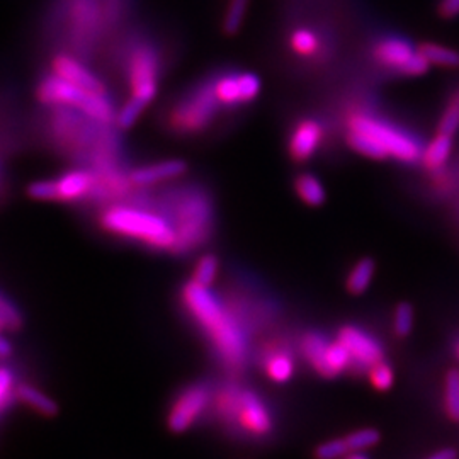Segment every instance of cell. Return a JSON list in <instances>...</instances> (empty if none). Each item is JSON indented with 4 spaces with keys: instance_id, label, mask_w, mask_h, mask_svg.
<instances>
[{
    "instance_id": "cell-33",
    "label": "cell",
    "mask_w": 459,
    "mask_h": 459,
    "mask_svg": "<svg viewBox=\"0 0 459 459\" xmlns=\"http://www.w3.org/2000/svg\"><path fill=\"white\" fill-rule=\"evenodd\" d=\"M315 458L317 459H344L345 449L342 444V438L339 439L326 440L324 444H320L315 451Z\"/></svg>"
},
{
    "instance_id": "cell-35",
    "label": "cell",
    "mask_w": 459,
    "mask_h": 459,
    "mask_svg": "<svg viewBox=\"0 0 459 459\" xmlns=\"http://www.w3.org/2000/svg\"><path fill=\"white\" fill-rule=\"evenodd\" d=\"M14 354V345L4 335V330H0V359H9Z\"/></svg>"
},
{
    "instance_id": "cell-3",
    "label": "cell",
    "mask_w": 459,
    "mask_h": 459,
    "mask_svg": "<svg viewBox=\"0 0 459 459\" xmlns=\"http://www.w3.org/2000/svg\"><path fill=\"white\" fill-rule=\"evenodd\" d=\"M153 205L173 223L177 242L173 255L186 257L203 249L214 231V205L203 186H175L153 199Z\"/></svg>"
},
{
    "instance_id": "cell-32",
    "label": "cell",
    "mask_w": 459,
    "mask_h": 459,
    "mask_svg": "<svg viewBox=\"0 0 459 459\" xmlns=\"http://www.w3.org/2000/svg\"><path fill=\"white\" fill-rule=\"evenodd\" d=\"M367 374H369V382H373V386L380 391H388L395 382V373H393L391 366L384 363V361L374 364L367 371Z\"/></svg>"
},
{
    "instance_id": "cell-27",
    "label": "cell",
    "mask_w": 459,
    "mask_h": 459,
    "mask_svg": "<svg viewBox=\"0 0 459 459\" xmlns=\"http://www.w3.org/2000/svg\"><path fill=\"white\" fill-rule=\"evenodd\" d=\"M250 0H229L227 2V9L223 14V31L225 35L233 36L240 31L246 14H247V7H249Z\"/></svg>"
},
{
    "instance_id": "cell-24",
    "label": "cell",
    "mask_w": 459,
    "mask_h": 459,
    "mask_svg": "<svg viewBox=\"0 0 459 459\" xmlns=\"http://www.w3.org/2000/svg\"><path fill=\"white\" fill-rule=\"evenodd\" d=\"M220 274V259L214 254H203L192 270V281L201 286L210 287Z\"/></svg>"
},
{
    "instance_id": "cell-1",
    "label": "cell",
    "mask_w": 459,
    "mask_h": 459,
    "mask_svg": "<svg viewBox=\"0 0 459 459\" xmlns=\"http://www.w3.org/2000/svg\"><path fill=\"white\" fill-rule=\"evenodd\" d=\"M179 305L197 330L206 337L211 350L227 369L240 371L249 358V337L231 306H227L208 286L194 281L179 291Z\"/></svg>"
},
{
    "instance_id": "cell-34",
    "label": "cell",
    "mask_w": 459,
    "mask_h": 459,
    "mask_svg": "<svg viewBox=\"0 0 459 459\" xmlns=\"http://www.w3.org/2000/svg\"><path fill=\"white\" fill-rule=\"evenodd\" d=\"M439 16L444 20H453L459 16V0H440Z\"/></svg>"
},
{
    "instance_id": "cell-5",
    "label": "cell",
    "mask_w": 459,
    "mask_h": 459,
    "mask_svg": "<svg viewBox=\"0 0 459 459\" xmlns=\"http://www.w3.org/2000/svg\"><path fill=\"white\" fill-rule=\"evenodd\" d=\"M345 138L354 152L369 158H395L403 164H415L422 158L421 143L412 134L376 116H350Z\"/></svg>"
},
{
    "instance_id": "cell-37",
    "label": "cell",
    "mask_w": 459,
    "mask_h": 459,
    "mask_svg": "<svg viewBox=\"0 0 459 459\" xmlns=\"http://www.w3.org/2000/svg\"><path fill=\"white\" fill-rule=\"evenodd\" d=\"M344 459H369L364 453H350V455H347Z\"/></svg>"
},
{
    "instance_id": "cell-19",
    "label": "cell",
    "mask_w": 459,
    "mask_h": 459,
    "mask_svg": "<svg viewBox=\"0 0 459 459\" xmlns=\"http://www.w3.org/2000/svg\"><path fill=\"white\" fill-rule=\"evenodd\" d=\"M453 150V136L451 134L436 133V136L427 143L422 152V165L431 173H439L446 165Z\"/></svg>"
},
{
    "instance_id": "cell-21",
    "label": "cell",
    "mask_w": 459,
    "mask_h": 459,
    "mask_svg": "<svg viewBox=\"0 0 459 459\" xmlns=\"http://www.w3.org/2000/svg\"><path fill=\"white\" fill-rule=\"evenodd\" d=\"M374 272H376V264L373 259L364 257L361 261H358L354 264V268L350 269L345 286L349 289V293L352 294H363L367 287L371 286L373 279H374Z\"/></svg>"
},
{
    "instance_id": "cell-23",
    "label": "cell",
    "mask_w": 459,
    "mask_h": 459,
    "mask_svg": "<svg viewBox=\"0 0 459 459\" xmlns=\"http://www.w3.org/2000/svg\"><path fill=\"white\" fill-rule=\"evenodd\" d=\"M264 369L270 382H287L294 374V361L286 352H276L269 356Z\"/></svg>"
},
{
    "instance_id": "cell-11",
    "label": "cell",
    "mask_w": 459,
    "mask_h": 459,
    "mask_svg": "<svg viewBox=\"0 0 459 459\" xmlns=\"http://www.w3.org/2000/svg\"><path fill=\"white\" fill-rule=\"evenodd\" d=\"M302 352L308 364L324 378H337L352 367V359L344 344L337 339L330 342L318 332L306 334L302 341Z\"/></svg>"
},
{
    "instance_id": "cell-17",
    "label": "cell",
    "mask_w": 459,
    "mask_h": 459,
    "mask_svg": "<svg viewBox=\"0 0 459 459\" xmlns=\"http://www.w3.org/2000/svg\"><path fill=\"white\" fill-rule=\"evenodd\" d=\"M417 53V50L412 48L410 43L405 39L388 36L382 38L373 48V57L382 63V67L390 70H397L402 74L405 65Z\"/></svg>"
},
{
    "instance_id": "cell-30",
    "label": "cell",
    "mask_w": 459,
    "mask_h": 459,
    "mask_svg": "<svg viewBox=\"0 0 459 459\" xmlns=\"http://www.w3.org/2000/svg\"><path fill=\"white\" fill-rule=\"evenodd\" d=\"M0 320L5 332H18L24 326V317L18 305L0 291Z\"/></svg>"
},
{
    "instance_id": "cell-22",
    "label": "cell",
    "mask_w": 459,
    "mask_h": 459,
    "mask_svg": "<svg viewBox=\"0 0 459 459\" xmlns=\"http://www.w3.org/2000/svg\"><path fill=\"white\" fill-rule=\"evenodd\" d=\"M422 55L429 60L431 65H438L442 68H459V52L442 46L438 43H423L419 46Z\"/></svg>"
},
{
    "instance_id": "cell-14",
    "label": "cell",
    "mask_w": 459,
    "mask_h": 459,
    "mask_svg": "<svg viewBox=\"0 0 459 459\" xmlns=\"http://www.w3.org/2000/svg\"><path fill=\"white\" fill-rule=\"evenodd\" d=\"M130 173V181L136 191L150 189L160 184L175 182L177 179L184 177L188 173V164L181 158H167L138 165Z\"/></svg>"
},
{
    "instance_id": "cell-8",
    "label": "cell",
    "mask_w": 459,
    "mask_h": 459,
    "mask_svg": "<svg viewBox=\"0 0 459 459\" xmlns=\"http://www.w3.org/2000/svg\"><path fill=\"white\" fill-rule=\"evenodd\" d=\"M213 407L220 421L227 425H237L254 438H266L274 429L268 405L254 390L225 384L214 391Z\"/></svg>"
},
{
    "instance_id": "cell-9",
    "label": "cell",
    "mask_w": 459,
    "mask_h": 459,
    "mask_svg": "<svg viewBox=\"0 0 459 459\" xmlns=\"http://www.w3.org/2000/svg\"><path fill=\"white\" fill-rule=\"evenodd\" d=\"M96 188V173L82 165L60 173L52 179L35 181L28 186V196L44 203H91Z\"/></svg>"
},
{
    "instance_id": "cell-36",
    "label": "cell",
    "mask_w": 459,
    "mask_h": 459,
    "mask_svg": "<svg viewBox=\"0 0 459 459\" xmlns=\"http://www.w3.org/2000/svg\"><path fill=\"white\" fill-rule=\"evenodd\" d=\"M427 459H456V453L453 449H442L439 453L432 455L431 458Z\"/></svg>"
},
{
    "instance_id": "cell-16",
    "label": "cell",
    "mask_w": 459,
    "mask_h": 459,
    "mask_svg": "<svg viewBox=\"0 0 459 459\" xmlns=\"http://www.w3.org/2000/svg\"><path fill=\"white\" fill-rule=\"evenodd\" d=\"M324 140V128L317 119H302L291 132L287 152L298 164L310 160Z\"/></svg>"
},
{
    "instance_id": "cell-15",
    "label": "cell",
    "mask_w": 459,
    "mask_h": 459,
    "mask_svg": "<svg viewBox=\"0 0 459 459\" xmlns=\"http://www.w3.org/2000/svg\"><path fill=\"white\" fill-rule=\"evenodd\" d=\"M50 72L76 84L82 89L102 93V94L109 93L106 84L101 80V76H97L96 72H93L84 61H80L72 53H67V52L55 53L50 61Z\"/></svg>"
},
{
    "instance_id": "cell-10",
    "label": "cell",
    "mask_w": 459,
    "mask_h": 459,
    "mask_svg": "<svg viewBox=\"0 0 459 459\" xmlns=\"http://www.w3.org/2000/svg\"><path fill=\"white\" fill-rule=\"evenodd\" d=\"M214 390L210 382H194L181 388L167 408V427L173 434L189 431L213 405Z\"/></svg>"
},
{
    "instance_id": "cell-6",
    "label": "cell",
    "mask_w": 459,
    "mask_h": 459,
    "mask_svg": "<svg viewBox=\"0 0 459 459\" xmlns=\"http://www.w3.org/2000/svg\"><path fill=\"white\" fill-rule=\"evenodd\" d=\"M35 96L44 108H68L80 111L102 125H115L117 109L109 93L102 94L82 89L76 84L55 76L53 72L39 78Z\"/></svg>"
},
{
    "instance_id": "cell-29",
    "label": "cell",
    "mask_w": 459,
    "mask_h": 459,
    "mask_svg": "<svg viewBox=\"0 0 459 459\" xmlns=\"http://www.w3.org/2000/svg\"><path fill=\"white\" fill-rule=\"evenodd\" d=\"M444 408L451 421L459 422V371L453 369L446 376Z\"/></svg>"
},
{
    "instance_id": "cell-26",
    "label": "cell",
    "mask_w": 459,
    "mask_h": 459,
    "mask_svg": "<svg viewBox=\"0 0 459 459\" xmlns=\"http://www.w3.org/2000/svg\"><path fill=\"white\" fill-rule=\"evenodd\" d=\"M289 46L300 57H313L320 50V41L313 31L300 28L291 33Z\"/></svg>"
},
{
    "instance_id": "cell-13",
    "label": "cell",
    "mask_w": 459,
    "mask_h": 459,
    "mask_svg": "<svg viewBox=\"0 0 459 459\" xmlns=\"http://www.w3.org/2000/svg\"><path fill=\"white\" fill-rule=\"evenodd\" d=\"M337 339L349 350L352 367H358L359 371H369L374 364L384 359V350L380 341L371 334H367L361 326H342L339 330Z\"/></svg>"
},
{
    "instance_id": "cell-12",
    "label": "cell",
    "mask_w": 459,
    "mask_h": 459,
    "mask_svg": "<svg viewBox=\"0 0 459 459\" xmlns=\"http://www.w3.org/2000/svg\"><path fill=\"white\" fill-rule=\"evenodd\" d=\"M211 78L223 109L247 106L259 97L262 89L261 78L252 72H220Z\"/></svg>"
},
{
    "instance_id": "cell-18",
    "label": "cell",
    "mask_w": 459,
    "mask_h": 459,
    "mask_svg": "<svg viewBox=\"0 0 459 459\" xmlns=\"http://www.w3.org/2000/svg\"><path fill=\"white\" fill-rule=\"evenodd\" d=\"M26 405L35 410L39 415L55 417L58 414V405L50 395L41 391L38 386L28 382H18L16 384V402Z\"/></svg>"
},
{
    "instance_id": "cell-20",
    "label": "cell",
    "mask_w": 459,
    "mask_h": 459,
    "mask_svg": "<svg viewBox=\"0 0 459 459\" xmlns=\"http://www.w3.org/2000/svg\"><path fill=\"white\" fill-rule=\"evenodd\" d=\"M294 191L298 197L311 208L322 206L326 201V192L322 181L313 173H300L294 179Z\"/></svg>"
},
{
    "instance_id": "cell-39",
    "label": "cell",
    "mask_w": 459,
    "mask_h": 459,
    "mask_svg": "<svg viewBox=\"0 0 459 459\" xmlns=\"http://www.w3.org/2000/svg\"><path fill=\"white\" fill-rule=\"evenodd\" d=\"M456 352H458V356H459V344H458V349H456Z\"/></svg>"
},
{
    "instance_id": "cell-25",
    "label": "cell",
    "mask_w": 459,
    "mask_h": 459,
    "mask_svg": "<svg viewBox=\"0 0 459 459\" xmlns=\"http://www.w3.org/2000/svg\"><path fill=\"white\" fill-rule=\"evenodd\" d=\"M382 439L380 432L376 429H361L356 432L347 434L342 438V444H344L345 456L350 453H364L366 449L374 447Z\"/></svg>"
},
{
    "instance_id": "cell-7",
    "label": "cell",
    "mask_w": 459,
    "mask_h": 459,
    "mask_svg": "<svg viewBox=\"0 0 459 459\" xmlns=\"http://www.w3.org/2000/svg\"><path fill=\"white\" fill-rule=\"evenodd\" d=\"M223 109L214 93L213 78L206 76L173 101L165 115V126L179 136H194L210 128Z\"/></svg>"
},
{
    "instance_id": "cell-4",
    "label": "cell",
    "mask_w": 459,
    "mask_h": 459,
    "mask_svg": "<svg viewBox=\"0 0 459 459\" xmlns=\"http://www.w3.org/2000/svg\"><path fill=\"white\" fill-rule=\"evenodd\" d=\"M125 72L130 96L116 111L117 132L132 130L158 94L162 58L152 41H134L126 53Z\"/></svg>"
},
{
    "instance_id": "cell-38",
    "label": "cell",
    "mask_w": 459,
    "mask_h": 459,
    "mask_svg": "<svg viewBox=\"0 0 459 459\" xmlns=\"http://www.w3.org/2000/svg\"><path fill=\"white\" fill-rule=\"evenodd\" d=\"M0 330H4V332H5V328H4V324H2V320H0Z\"/></svg>"
},
{
    "instance_id": "cell-2",
    "label": "cell",
    "mask_w": 459,
    "mask_h": 459,
    "mask_svg": "<svg viewBox=\"0 0 459 459\" xmlns=\"http://www.w3.org/2000/svg\"><path fill=\"white\" fill-rule=\"evenodd\" d=\"M96 223L106 235L155 254H173L177 235L171 220L150 197H130L102 205Z\"/></svg>"
},
{
    "instance_id": "cell-28",
    "label": "cell",
    "mask_w": 459,
    "mask_h": 459,
    "mask_svg": "<svg viewBox=\"0 0 459 459\" xmlns=\"http://www.w3.org/2000/svg\"><path fill=\"white\" fill-rule=\"evenodd\" d=\"M459 132V87L455 89V93L447 99L442 113H440L439 125H438V133L455 134Z\"/></svg>"
},
{
    "instance_id": "cell-31",
    "label": "cell",
    "mask_w": 459,
    "mask_h": 459,
    "mask_svg": "<svg viewBox=\"0 0 459 459\" xmlns=\"http://www.w3.org/2000/svg\"><path fill=\"white\" fill-rule=\"evenodd\" d=\"M414 308L408 303H400L393 313V332L399 337H408L414 328Z\"/></svg>"
}]
</instances>
